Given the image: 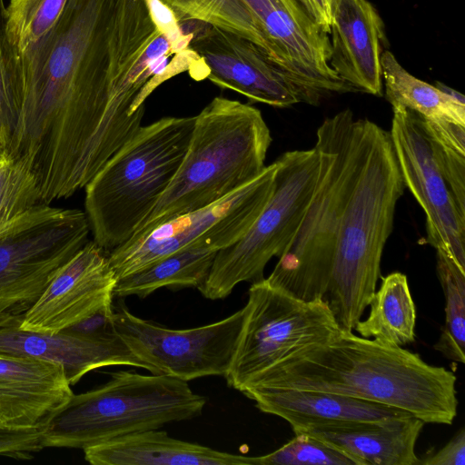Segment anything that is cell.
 I'll return each mask as SVG.
<instances>
[{"instance_id":"cell-10","label":"cell","mask_w":465,"mask_h":465,"mask_svg":"<svg viewBox=\"0 0 465 465\" xmlns=\"http://www.w3.org/2000/svg\"><path fill=\"white\" fill-rule=\"evenodd\" d=\"M273 191L248 232L220 250L198 288L209 300L226 298L242 282L262 280L272 257L280 258L293 240L316 187L320 155L314 146L294 150L275 160Z\"/></svg>"},{"instance_id":"cell-17","label":"cell","mask_w":465,"mask_h":465,"mask_svg":"<svg viewBox=\"0 0 465 465\" xmlns=\"http://www.w3.org/2000/svg\"><path fill=\"white\" fill-rule=\"evenodd\" d=\"M116 282L107 252L89 240L55 273L19 328L59 332L113 304Z\"/></svg>"},{"instance_id":"cell-29","label":"cell","mask_w":465,"mask_h":465,"mask_svg":"<svg viewBox=\"0 0 465 465\" xmlns=\"http://www.w3.org/2000/svg\"><path fill=\"white\" fill-rule=\"evenodd\" d=\"M67 0H9L5 36L17 54L25 53L55 24Z\"/></svg>"},{"instance_id":"cell-16","label":"cell","mask_w":465,"mask_h":465,"mask_svg":"<svg viewBox=\"0 0 465 465\" xmlns=\"http://www.w3.org/2000/svg\"><path fill=\"white\" fill-rule=\"evenodd\" d=\"M190 47L204 61L207 79L223 89L237 92L253 103L288 107L302 102L289 75L259 45L215 25L186 21Z\"/></svg>"},{"instance_id":"cell-30","label":"cell","mask_w":465,"mask_h":465,"mask_svg":"<svg viewBox=\"0 0 465 465\" xmlns=\"http://www.w3.org/2000/svg\"><path fill=\"white\" fill-rule=\"evenodd\" d=\"M40 203L34 166L25 156L0 151V227Z\"/></svg>"},{"instance_id":"cell-24","label":"cell","mask_w":465,"mask_h":465,"mask_svg":"<svg viewBox=\"0 0 465 465\" xmlns=\"http://www.w3.org/2000/svg\"><path fill=\"white\" fill-rule=\"evenodd\" d=\"M369 306L368 317L353 329L360 336L395 346L415 341L416 307L405 274L382 277Z\"/></svg>"},{"instance_id":"cell-39","label":"cell","mask_w":465,"mask_h":465,"mask_svg":"<svg viewBox=\"0 0 465 465\" xmlns=\"http://www.w3.org/2000/svg\"><path fill=\"white\" fill-rule=\"evenodd\" d=\"M435 86L440 90L442 93L447 94L448 96L451 97L452 99L456 100L459 103L465 104V98L462 94L460 92L447 86L446 84L436 82Z\"/></svg>"},{"instance_id":"cell-12","label":"cell","mask_w":465,"mask_h":465,"mask_svg":"<svg viewBox=\"0 0 465 465\" xmlns=\"http://www.w3.org/2000/svg\"><path fill=\"white\" fill-rule=\"evenodd\" d=\"M276 168L274 161L253 181L218 202L169 219L109 252L108 261L116 279L188 247L202 246L219 252L235 243L268 202Z\"/></svg>"},{"instance_id":"cell-13","label":"cell","mask_w":465,"mask_h":465,"mask_svg":"<svg viewBox=\"0 0 465 465\" xmlns=\"http://www.w3.org/2000/svg\"><path fill=\"white\" fill-rule=\"evenodd\" d=\"M243 321V309L218 322L185 330H173L114 310L115 333L153 374L189 381L206 376H225L232 361Z\"/></svg>"},{"instance_id":"cell-9","label":"cell","mask_w":465,"mask_h":465,"mask_svg":"<svg viewBox=\"0 0 465 465\" xmlns=\"http://www.w3.org/2000/svg\"><path fill=\"white\" fill-rule=\"evenodd\" d=\"M39 203L0 227V328L19 327L47 284L89 241L84 211Z\"/></svg>"},{"instance_id":"cell-40","label":"cell","mask_w":465,"mask_h":465,"mask_svg":"<svg viewBox=\"0 0 465 465\" xmlns=\"http://www.w3.org/2000/svg\"><path fill=\"white\" fill-rule=\"evenodd\" d=\"M5 5L4 0H0V33L5 30Z\"/></svg>"},{"instance_id":"cell-38","label":"cell","mask_w":465,"mask_h":465,"mask_svg":"<svg viewBox=\"0 0 465 465\" xmlns=\"http://www.w3.org/2000/svg\"><path fill=\"white\" fill-rule=\"evenodd\" d=\"M312 20L329 35L332 15L339 0H298Z\"/></svg>"},{"instance_id":"cell-35","label":"cell","mask_w":465,"mask_h":465,"mask_svg":"<svg viewBox=\"0 0 465 465\" xmlns=\"http://www.w3.org/2000/svg\"><path fill=\"white\" fill-rule=\"evenodd\" d=\"M43 448L42 428H13L0 422V455L29 458Z\"/></svg>"},{"instance_id":"cell-27","label":"cell","mask_w":465,"mask_h":465,"mask_svg":"<svg viewBox=\"0 0 465 465\" xmlns=\"http://www.w3.org/2000/svg\"><path fill=\"white\" fill-rule=\"evenodd\" d=\"M436 271L445 296V323L434 349L444 357L465 362V268L436 249Z\"/></svg>"},{"instance_id":"cell-34","label":"cell","mask_w":465,"mask_h":465,"mask_svg":"<svg viewBox=\"0 0 465 465\" xmlns=\"http://www.w3.org/2000/svg\"><path fill=\"white\" fill-rule=\"evenodd\" d=\"M155 28L169 41L174 54L190 48L192 34H184L174 13L161 0H143Z\"/></svg>"},{"instance_id":"cell-21","label":"cell","mask_w":465,"mask_h":465,"mask_svg":"<svg viewBox=\"0 0 465 465\" xmlns=\"http://www.w3.org/2000/svg\"><path fill=\"white\" fill-rule=\"evenodd\" d=\"M424 422L413 415L316 423L293 430L313 436L357 465H419L415 446Z\"/></svg>"},{"instance_id":"cell-4","label":"cell","mask_w":465,"mask_h":465,"mask_svg":"<svg viewBox=\"0 0 465 465\" xmlns=\"http://www.w3.org/2000/svg\"><path fill=\"white\" fill-rule=\"evenodd\" d=\"M272 139L261 111L214 97L197 115L174 178L134 236L213 204L257 178Z\"/></svg>"},{"instance_id":"cell-3","label":"cell","mask_w":465,"mask_h":465,"mask_svg":"<svg viewBox=\"0 0 465 465\" xmlns=\"http://www.w3.org/2000/svg\"><path fill=\"white\" fill-rule=\"evenodd\" d=\"M356 166L337 233L324 300L341 329L352 331L376 291L404 183L390 132L355 119Z\"/></svg>"},{"instance_id":"cell-18","label":"cell","mask_w":465,"mask_h":465,"mask_svg":"<svg viewBox=\"0 0 465 465\" xmlns=\"http://www.w3.org/2000/svg\"><path fill=\"white\" fill-rule=\"evenodd\" d=\"M384 24L368 0H339L330 26V65L354 91L382 94Z\"/></svg>"},{"instance_id":"cell-23","label":"cell","mask_w":465,"mask_h":465,"mask_svg":"<svg viewBox=\"0 0 465 465\" xmlns=\"http://www.w3.org/2000/svg\"><path fill=\"white\" fill-rule=\"evenodd\" d=\"M84 453L93 465H255V457L180 440L159 429L92 446Z\"/></svg>"},{"instance_id":"cell-31","label":"cell","mask_w":465,"mask_h":465,"mask_svg":"<svg viewBox=\"0 0 465 465\" xmlns=\"http://www.w3.org/2000/svg\"><path fill=\"white\" fill-rule=\"evenodd\" d=\"M421 119L438 164L465 213V125Z\"/></svg>"},{"instance_id":"cell-32","label":"cell","mask_w":465,"mask_h":465,"mask_svg":"<svg viewBox=\"0 0 465 465\" xmlns=\"http://www.w3.org/2000/svg\"><path fill=\"white\" fill-rule=\"evenodd\" d=\"M255 465H357L337 449L306 433L295 437L278 450L255 457Z\"/></svg>"},{"instance_id":"cell-28","label":"cell","mask_w":465,"mask_h":465,"mask_svg":"<svg viewBox=\"0 0 465 465\" xmlns=\"http://www.w3.org/2000/svg\"><path fill=\"white\" fill-rule=\"evenodd\" d=\"M180 24L200 21L245 37L271 58L268 42L256 20L241 0H161ZM272 59V58H271Z\"/></svg>"},{"instance_id":"cell-36","label":"cell","mask_w":465,"mask_h":465,"mask_svg":"<svg viewBox=\"0 0 465 465\" xmlns=\"http://www.w3.org/2000/svg\"><path fill=\"white\" fill-rule=\"evenodd\" d=\"M114 310L113 304L106 305L63 331L91 337L114 336Z\"/></svg>"},{"instance_id":"cell-33","label":"cell","mask_w":465,"mask_h":465,"mask_svg":"<svg viewBox=\"0 0 465 465\" xmlns=\"http://www.w3.org/2000/svg\"><path fill=\"white\" fill-rule=\"evenodd\" d=\"M16 120L13 86L5 54V33H0V144L6 151Z\"/></svg>"},{"instance_id":"cell-1","label":"cell","mask_w":465,"mask_h":465,"mask_svg":"<svg viewBox=\"0 0 465 465\" xmlns=\"http://www.w3.org/2000/svg\"><path fill=\"white\" fill-rule=\"evenodd\" d=\"M116 0H67L52 28L22 54L6 40L16 111L6 149L34 165L40 202L84 189L92 140L108 101Z\"/></svg>"},{"instance_id":"cell-25","label":"cell","mask_w":465,"mask_h":465,"mask_svg":"<svg viewBox=\"0 0 465 465\" xmlns=\"http://www.w3.org/2000/svg\"><path fill=\"white\" fill-rule=\"evenodd\" d=\"M218 251L192 246L169 254L117 280L114 295L147 297L160 288H199L206 280Z\"/></svg>"},{"instance_id":"cell-8","label":"cell","mask_w":465,"mask_h":465,"mask_svg":"<svg viewBox=\"0 0 465 465\" xmlns=\"http://www.w3.org/2000/svg\"><path fill=\"white\" fill-rule=\"evenodd\" d=\"M174 54L143 4L116 8L108 101L87 153L84 186L141 128L146 98L182 73Z\"/></svg>"},{"instance_id":"cell-15","label":"cell","mask_w":465,"mask_h":465,"mask_svg":"<svg viewBox=\"0 0 465 465\" xmlns=\"http://www.w3.org/2000/svg\"><path fill=\"white\" fill-rule=\"evenodd\" d=\"M264 35L272 60L316 104L330 94L351 92L330 65L331 42L298 0H241Z\"/></svg>"},{"instance_id":"cell-20","label":"cell","mask_w":465,"mask_h":465,"mask_svg":"<svg viewBox=\"0 0 465 465\" xmlns=\"http://www.w3.org/2000/svg\"><path fill=\"white\" fill-rule=\"evenodd\" d=\"M0 352L28 356L63 366L70 385L98 368L127 365L145 369L116 334L91 337L66 331L55 333L29 331L19 327L0 328Z\"/></svg>"},{"instance_id":"cell-7","label":"cell","mask_w":465,"mask_h":465,"mask_svg":"<svg viewBox=\"0 0 465 465\" xmlns=\"http://www.w3.org/2000/svg\"><path fill=\"white\" fill-rule=\"evenodd\" d=\"M354 120L346 109L319 126L315 190L298 232L267 278L305 302L324 299L330 283L340 220L356 166Z\"/></svg>"},{"instance_id":"cell-22","label":"cell","mask_w":465,"mask_h":465,"mask_svg":"<svg viewBox=\"0 0 465 465\" xmlns=\"http://www.w3.org/2000/svg\"><path fill=\"white\" fill-rule=\"evenodd\" d=\"M241 392L252 400L261 411L286 420L292 430L316 423L377 420L410 414L381 403L329 391L245 388Z\"/></svg>"},{"instance_id":"cell-5","label":"cell","mask_w":465,"mask_h":465,"mask_svg":"<svg viewBox=\"0 0 465 465\" xmlns=\"http://www.w3.org/2000/svg\"><path fill=\"white\" fill-rule=\"evenodd\" d=\"M195 116H166L141 126L84 186L94 242L107 253L132 238L174 178Z\"/></svg>"},{"instance_id":"cell-41","label":"cell","mask_w":465,"mask_h":465,"mask_svg":"<svg viewBox=\"0 0 465 465\" xmlns=\"http://www.w3.org/2000/svg\"><path fill=\"white\" fill-rule=\"evenodd\" d=\"M0 150H5L1 144H0Z\"/></svg>"},{"instance_id":"cell-26","label":"cell","mask_w":465,"mask_h":465,"mask_svg":"<svg viewBox=\"0 0 465 465\" xmlns=\"http://www.w3.org/2000/svg\"><path fill=\"white\" fill-rule=\"evenodd\" d=\"M381 65L385 96L392 106H404L424 120L465 125V104L410 74L388 50L381 54Z\"/></svg>"},{"instance_id":"cell-2","label":"cell","mask_w":465,"mask_h":465,"mask_svg":"<svg viewBox=\"0 0 465 465\" xmlns=\"http://www.w3.org/2000/svg\"><path fill=\"white\" fill-rule=\"evenodd\" d=\"M456 376L418 353L341 329L325 341L290 353L245 388L321 391L402 410L424 423L452 424Z\"/></svg>"},{"instance_id":"cell-37","label":"cell","mask_w":465,"mask_h":465,"mask_svg":"<svg viewBox=\"0 0 465 465\" xmlns=\"http://www.w3.org/2000/svg\"><path fill=\"white\" fill-rule=\"evenodd\" d=\"M464 465L465 430L460 429L439 451L424 460L419 465Z\"/></svg>"},{"instance_id":"cell-11","label":"cell","mask_w":465,"mask_h":465,"mask_svg":"<svg viewBox=\"0 0 465 465\" xmlns=\"http://www.w3.org/2000/svg\"><path fill=\"white\" fill-rule=\"evenodd\" d=\"M227 384L238 391L255 375L303 346L325 341L339 332L324 299L295 298L267 278L252 282Z\"/></svg>"},{"instance_id":"cell-6","label":"cell","mask_w":465,"mask_h":465,"mask_svg":"<svg viewBox=\"0 0 465 465\" xmlns=\"http://www.w3.org/2000/svg\"><path fill=\"white\" fill-rule=\"evenodd\" d=\"M89 391L73 394L42 427L44 448H86L193 419L207 402L187 381L121 371Z\"/></svg>"},{"instance_id":"cell-14","label":"cell","mask_w":465,"mask_h":465,"mask_svg":"<svg viewBox=\"0 0 465 465\" xmlns=\"http://www.w3.org/2000/svg\"><path fill=\"white\" fill-rule=\"evenodd\" d=\"M390 135L402 180L425 213L427 242L465 268V213L435 158L421 117L392 106Z\"/></svg>"},{"instance_id":"cell-19","label":"cell","mask_w":465,"mask_h":465,"mask_svg":"<svg viewBox=\"0 0 465 465\" xmlns=\"http://www.w3.org/2000/svg\"><path fill=\"white\" fill-rule=\"evenodd\" d=\"M63 366L0 352V422L42 428L74 394Z\"/></svg>"}]
</instances>
